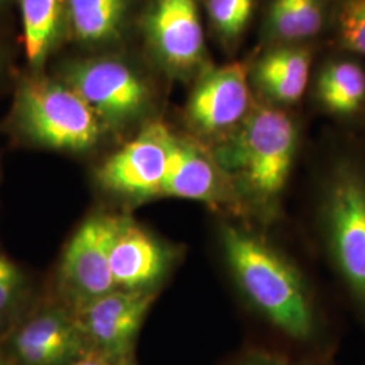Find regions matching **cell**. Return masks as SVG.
I'll list each match as a JSON object with an SVG mask.
<instances>
[{
  "instance_id": "6da1fadb",
  "label": "cell",
  "mask_w": 365,
  "mask_h": 365,
  "mask_svg": "<svg viewBox=\"0 0 365 365\" xmlns=\"http://www.w3.org/2000/svg\"><path fill=\"white\" fill-rule=\"evenodd\" d=\"M280 226L223 215L217 233L222 261L237 291L271 331L269 348L319 364L334 361L341 327L333 303L299 238L298 245L292 241L291 222L287 241L277 235Z\"/></svg>"
},
{
  "instance_id": "7a4b0ae2",
  "label": "cell",
  "mask_w": 365,
  "mask_h": 365,
  "mask_svg": "<svg viewBox=\"0 0 365 365\" xmlns=\"http://www.w3.org/2000/svg\"><path fill=\"white\" fill-rule=\"evenodd\" d=\"M289 222L365 330V161L345 153L330 158L300 194L298 217Z\"/></svg>"
},
{
  "instance_id": "3957f363",
  "label": "cell",
  "mask_w": 365,
  "mask_h": 365,
  "mask_svg": "<svg viewBox=\"0 0 365 365\" xmlns=\"http://www.w3.org/2000/svg\"><path fill=\"white\" fill-rule=\"evenodd\" d=\"M300 149L295 118L277 106H253L218 143L212 156L235 190L242 218L262 226L289 221V197Z\"/></svg>"
},
{
  "instance_id": "277c9868",
  "label": "cell",
  "mask_w": 365,
  "mask_h": 365,
  "mask_svg": "<svg viewBox=\"0 0 365 365\" xmlns=\"http://www.w3.org/2000/svg\"><path fill=\"white\" fill-rule=\"evenodd\" d=\"M6 128L16 143L75 153L96 146L105 130L78 92L30 71L16 81Z\"/></svg>"
},
{
  "instance_id": "5b68a950",
  "label": "cell",
  "mask_w": 365,
  "mask_h": 365,
  "mask_svg": "<svg viewBox=\"0 0 365 365\" xmlns=\"http://www.w3.org/2000/svg\"><path fill=\"white\" fill-rule=\"evenodd\" d=\"M63 81L84 99L105 129H122L141 117L150 102L144 78L129 64L111 57L72 61Z\"/></svg>"
},
{
  "instance_id": "8992f818",
  "label": "cell",
  "mask_w": 365,
  "mask_h": 365,
  "mask_svg": "<svg viewBox=\"0 0 365 365\" xmlns=\"http://www.w3.org/2000/svg\"><path fill=\"white\" fill-rule=\"evenodd\" d=\"M119 220L93 215L83 222L66 247L57 287L64 307L73 315L117 289L110 268V249Z\"/></svg>"
},
{
  "instance_id": "52a82bcc",
  "label": "cell",
  "mask_w": 365,
  "mask_h": 365,
  "mask_svg": "<svg viewBox=\"0 0 365 365\" xmlns=\"http://www.w3.org/2000/svg\"><path fill=\"white\" fill-rule=\"evenodd\" d=\"M87 348L76 317L48 306L27 312L0 339V359L9 365H69Z\"/></svg>"
},
{
  "instance_id": "ba28073f",
  "label": "cell",
  "mask_w": 365,
  "mask_h": 365,
  "mask_svg": "<svg viewBox=\"0 0 365 365\" xmlns=\"http://www.w3.org/2000/svg\"><path fill=\"white\" fill-rule=\"evenodd\" d=\"M161 195L195 200L217 214L242 218L235 190L212 153L173 133Z\"/></svg>"
},
{
  "instance_id": "9c48e42d",
  "label": "cell",
  "mask_w": 365,
  "mask_h": 365,
  "mask_svg": "<svg viewBox=\"0 0 365 365\" xmlns=\"http://www.w3.org/2000/svg\"><path fill=\"white\" fill-rule=\"evenodd\" d=\"M252 108L247 69L235 63L200 78L190 95L185 118L196 134L221 143L245 120Z\"/></svg>"
},
{
  "instance_id": "30bf717a",
  "label": "cell",
  "mask_w": 365,
  "mask_h": 365,
  "mask_svg": "<svg viewBox=\"0 0 365 365\" xmlns=\"http://www.w3.org/2000/svg\"><path fill=\"white\" fill-rule=\"evenodd\" d=\"M172 131L163 123L145 128L101 167L98 178L106 190L133 199L161 195Z\"/></svg>"
},
{
  "instance_id": "8fae6325",
  "label": "cell",
  "mask_w": 365,
  "mask_h": 365,
  "mask_svg": "<svg viewBox=\"0 0 365 365\" xmlns=\"http://www.w3.org/2000/svg\"><path fill=\"white\" fill-rule=\"evenodd\" d=\"M155 295L149 291L113 292L75 314L92 353L106 361H120L130 352Z\"/></svg>"
},
{
  "instance_id": "7c38bea8",
  "label": "cell",
  "mask_w": 365,
  "mask_h": 365,
  "mask_svg": "<svg viewBox=\"0 0 365 365\" xmlns=\"http://www.w3.org/2000/svg\"><path fill=\"white\" fill-rule=\"evenodd\" d=\"M144 31L160 63L170 71H191L205 58L196 0H152L145 14Z\"/></svg>"
},
{
  "instance_id": "4fadbf2b",
  "label": "cell",
  "mask_w": 365,
  "mask_h": 365,
  "mask_svg": "<svg viewBox=\"0 0 365 365\" xmlns=\"http://www.w3.org/2000/svg\"><path fill=\"white\" fill-rule=\"evenodd\" d=\"M170 255L137 223L120 218L110 249V268L117 289L148 291L165 274Z\"/></svg>"
},
{
  "instance_id": "5bb4252c",
  "label": "cell",
  "mask_w": 365,
  "mask_h": 365,
  "mask_svg": "<svg viewBox=\"0 0 365 365\" xmlns=\"http://www.w3.org/2000/svg\"><path fill=\"white\" fill-rule=\"evenodd\" d=\"M66 25L86 46H106L120 38L131 10V0H64Z\"/></svg>"
},
{
  "instance_id": "9a60e30c",
  "label": "cell",
  "mask_w": 365,
  "mask_h": 365,
  "mask_svg": "<svg viewBox=\"0 0 365 365\" xmlns=\"http://www.w3.org/2000/svg\"><path fill=\"white\" fill-rule=\"evenodd\" d=\"M309 73L310 52L304 48L287 46L261 57L255 78L261 91L279 107L299 102L309 84Z\"/></svg>"
},
{
  "instance_id": "2e32d148",
  "label": "cell",
  "mask_w": 365,
  "mask_h": 365,
  "mask_svg": "<svg viewBox=\"0 0 365 365\" xmlns=\"http://www.w3.org/2000/svg\"><path fill=\"white\" fill-rule=\"evenodd\" d=\"M30 72H42L66 29L64 0H16Z\"/></svg>"
},
{
  "instance_id": "e0dca14e",
  "label": "cell",
  "mask_w": 365,
  "mask_h": 365,
  "mask_svg": "<svg viewBox=\"0 0 365 365\" xmlns=\"http://www.w3.org/2000/svg\"><path fill=\"white\" fill-rule=\"evenodd\" d=\"M317 98L333 117H356L365 107V72L349 61L327 66L317 84Z\"/></svg>"
},
{
  "instance_id": "ac0fdd59",
  "label": "cell",
  "mask_w": 365,
  "mask_h": 365,
  "mask_svg": "<svg viewBox=\"0 0 365 365\" xmlns=\"http://www.w3.org/2000/svg\"><path fill=\"white\" fill-rule=\"evenodd\" d=\"M269 25L277 37L289 41L310 38L324 25L319 0H274Z\"/></svg>"
},
{
  "instance_id": "d6986e66",
  "label": "cell",
  "mask_w": 365,
  "mask_h": 365,
  "mask_svg": "<svg viewBox=\"0 0 365 365\" xmlns=\"http://www.w3.org/2000/svg\"><path fill=\"white\" fill-rule=\"evenodd\" d=\"M26 274L0 252V339L26 314Z\"/></svg>"
},
{
  "instance_id": "ffe728a7",
  "label": "cell",
  "mask_w": 365,
  "mask_h": 365,
  "mask_svg": "<svg viewBox=\"0 0 365 365\" xmlns=\"http://www.w3.org/2000/svg\"><path fill=\"white\" fill-rule=\"evenodd\" d=\"M255 0H209L207 10L212 25L222 37L237 38L249 24Z\"/></svg>"
},
{
  "instance_id": "44dd1931",
  "label": "cell",
  "mask_w": 365,
  "mask_h": 365,
  "mask_svg": "<svg viewBox=\"0 0 365 365\" xmlns=\"http://www.w3.org/2000/svg\"><path fill=\"white\" fill-rule=\"evenodd\" d=\"M342 45L365 56V0H344L339 13Z\"/></svg>"
},
{
  "instance_id": "7402d4cb",
  "label": "cell",
  "mask_w": 365,
  "mask_h": 365,
  "mask_svg": "<svg viewBox=\"0 0 365 365\" xmlns=\"http://www.w3.org/2000/svg\"><path fill=\"white\" fill-rule=\"evenodd\" d=\"M330 363L319 364V363H313L309 360L291 356L288 353L277 351L274 348H262V349H255L242 354L230 365H329Z\"/></svg>"
},
{
  "instance_id": "603a6c76",
  "label": "cell",
  "mask_w": 365,
  "mask_h": 365,
  "mask_svg": "<svg viewBox=\"0 0 365 365\" xmlns=\"http://www.w3.org/2000/svg\"><path fill=\"white\" fill-rule=\"evenodd\" d=\"M10 66H11L10 49L6 45V42L3 39H0V86L6 80V78L9 76Z\"/></svg>"
},
{
  "instance_id": "cb8c5ba5",
  "label": "cell",
  "mask_w": 365,
  "mask_h": 365,
  "mask_svg": "<svg viewBox=\"0 0 365 365\" xmlns=\"http://www.w3.org/2000/svg\"><path fill=\"white\" fill-rule=\"evenodd\" d=\"M69 365H110L108 361H106L105 359H102L101 356L95 354V353H87L86 356L80 357L76 361L71 363Z\"/></svg>"
},
{
  "instance_id": "d4e9b609",
  "label": "cell",
  "mask_w": 365,
  "mask_h": 365,
  "mask_svg": "<svg viewBox=\"0 0 365 365\" xmlns=\"http://www.w3.org/2000/svg\"><path fill=\"white\" fill-rule=\"evenodd\" d=\"M14 0H0V15L6 13L9 10V7L11 6Z\"/></svg>"
},
{
  "instance_id": "484cf974",
  "label": "cell",
  "mask_w": 365,
  "mask_h": 365,
  "mask_svg": "<svg viewBox=\"0 0 365 365\" xmlns=\"http://www.w3.org/2000/svg\"><path fill=\"white\" fill-rule=\"evenodd\" d=\"M117 365H133L129 361H125V359L123 360H120V361H118Z\"/></svg>"
},
{
  "instance_id": "4316f807",
  "label": "cell",
  "mask_w": 365,
  "mask_h": 365,
  "mask_svg": "<svg viewBox=\"0 0 365 365\" xmlns=\"http://www.w3.org/2000/svg\"><path fill=\"white\" fill-rule=\"evenodd\" d=\"M0 365H9V364H7V363H4V361H3V360H1V359H0Z\"/></svg>"
},
{
  "instance_id": "83f0119b",
  "label": "cell",
  "mask_w": 365,
  "mask_h": 365,
  "mask_svg": "<svg viewBox=\"0 0 365 365\" xmlns=\"http://www.w3.org/2000/svg\"><path fill=\"white\" fill-rule=\"evenodd\" d=\"M329 365H336V364H334V361H333V363H330V364H329Z\"/></svg>"
}]
</instances>
